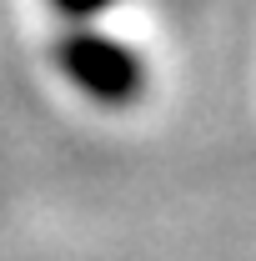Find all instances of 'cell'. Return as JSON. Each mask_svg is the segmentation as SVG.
Instances as JSON below:
<instances>
[{
    "label": "cell",
    "instance_id": "cell-1",
    "mask_svg": "<svg viewBox=\"0 0 256 261\" xmlns=\"http://www.w3.org/2000/svg\"><path fill=\"white\" fill-rule=\"evenodd\" d=\"M56 61H61L65 81L75 91H86L91 100L100 106H126L146 91V65L141 56L111 40V35H96V31H70L56 45Z\"/></svg>",
    "mask_w": 256,
    "mask_h": 261
},
{
    "label": "cell",
    "instance_id": "cell-2",
    "mask_svg": "<svg viewBox=\"0 0 256 261\" xmlns=\"http://www.w3.org/2000/svg\"><path fill=\"white\" fill-rule=\"evenodd\" d=\"M56 10H61L65 20H91V15H100L106 5H116V0H50Z\"/></svg>",
    "mask_w": 256,
    "mask_h": 261
}]
</instances>
